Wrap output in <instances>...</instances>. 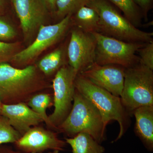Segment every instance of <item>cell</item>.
<instances>
[{
  "instance_id": "1",
  "label": "cell",
  "mask_w": 153,
  "mask_h": 153,
  "mask_svg": "<svg viewBox=\"0 0 153 153\" xmlns=\"http://www.w3.org/2000/svg\"><path fill=\"white\" fill-rule=\"evenodd\" d=\"M37 67L30 65L17 68L8 63L0 64V100L3 104L27 103L33 95L50 86Z\"/></svg>"
},
{
  "instance_id": "2",
  "label": "cell",
  "mask_w": 153,
  "mask_h": 153,
  "mask_svg": "<svg viewBox=\"0 0 153 153\" xmlns=\"http://www.w3.org/2000/svg\"><path fill=\"white\" fill-rule=\"evenodd\" d=\"M57 131L65 134L68 137L85 133L100 144L105 139L101 114L95 105L76 88L71 111Z\"/></svg>"
},
{
  "instance_id": "3",
  "label": "cell",
  "mask_w": 153,
  "mask_h": 153,
  "mask_svg": "<svg viewBox=\"0 0 153 153\" xmlns=\"http://www.w3.org/2000/svg\"><path fill=\"white\" fill-rule=\"evenodd\" d=\"M75 87L98 110L102 117L105 130L110 122L115 120L118 123L119 133L114 142L120 139L127 129L130 116L123 105L120 97L113 95L79 74L75 78Z\"/></svg>"
},
{
  "instance_id": "4",
  "label": "cell",
  "mask_w": 153,
  "mask_h": 153,
  "mask_svg": "<svg viewBox=\"0 0 153 153\" xmlns=\"http://www.w3.org/2000/svg\"><path fill=\"white\" fill-rule=\"evenodd\" d=\"M88 7L94 9L99 15V33L125 42L146 44L153 41V33L135 27L107 0H93Z\"/></svg>"
},
{
  "instance_id": "5",
  "label": "cell",
  "mask_w": 153,
  "mask_h": 153,
  "mask_svg": "<svg viewBox=\"0 0 153 153\" xmlns=\"http://www.w3.org/2000/svg\"><path fill=\"white\" fill-rule=\"evenodd\" d=\"M153 71L139 63L126 68L120 98L130 115L140 107L153 106Z\"/></svg>"
},
{
  "instance_id": "6",
  "label": "cell",
  "mask_w": 153,
  "mask_h": 153,
  "mask_svg": "<svg viewBox=\"0 0 153 153\" xmlns=\"http://www.w3.org/2000/svg\"><path fill=\"white\" fill-rule=\"evenodd\" d=\"M92 34L97 42L95 63L117 65L127 68L139 63L136 54L145 44L125 42L99 33Z\"/></svg>"
},
{
  "instance_id": "7",
  "label": "cell",
  "mask_w": 153,
  "mask_h": 153,
  "mask_svg": "<svg viewBox=\"0 0 153 153\" xmlns=\"http://www.w3.org/2000/svg\"><path fill=\"white\" fill-rule=\"evenodd\" d=\"M77 74L70 66L65 65L57 71L52 80L54 110L49 118L52 129L57 131L72 108Z\"/></svg>"
},
{
  "instance_id": "8",
  "label": "cell",
  "mask_w": 153,
  "mask_h": 153,
  "mask_svg": "<svg viewBox=\"0 0 153 153\" xmlns=\"http://www.w3.org/2000/svg\"><path fill=\"white\" fill-rule=\"evenodd\" d=\"M71 16H66L55 25L41 26L35 41L26 49L16 53L11 62L18 66H29L41 53L63 37L71 25Z\"/></svg>"
},
{
  "instance_id": "9",
  "label": "cell",
  "mask_w": 153,
  "mask_h": 153,
  "mask_svg": "<svg viewBox=\"0 0 153 153\" xmlns=\"http://www.w3.org/2000/svg\"><path fill=\"white\" fill-rule=\"evenodd\" d=\"M96 40L92 33L76 27L71 31L67 47L69 66L77 74L95 63Z\"/></svg>"
},
{
  "instance_id": "10",
  "label": "cell",
  "mask_w": 153,
  "mask_h": 153,
  "mask_svg": "<svg viewBox=\"0 0 153 153\" xmlns=\"http://www.w3.org/2000/svg\"><path fill=\"white\" fill-rule=\"evenodd\" d=\"M66 144L56 133L37 126L31 128L14 144L22 152L40 153L49 150L63 151Z\"/></svg>"
},
{
  "instance_id": "11",
  "label": "cell",
  "mask_w": 153,
  "mask_h": 153,
  "mask_svg": "<svg viewBox=\"0 0 153 153\" xmlns=\"http://www.w3.org/2000/svg\"><path fill=\"white\" fill-rule=\"evenodd\" d=\"M26 41L32 39L44 25L48 10L41 0H12Z\"/></svg>"
},
{
  "instance_id": "12",
  "label": "cell",
  "mask_w": 153,
  "mask_h": 153,
  "mask_svg": "<svg viewBox=\"0 0 153 153\" xmlns=\"http://www.w3.org/2000/svg\"><path fill=\"white\" fill-rule=\"evenodd\" d=\"M126 68L117 65L94 63L79 74L113 95L120 97L123 89Z\"/></svg>"
},
{
  "instance_id": "13",
  "label": "cell",
  "mask_w": 153,
  "mask_h": 153,
  "mask_svg": "<svg viewBox=\"0 0 153 153\" xmlns=\"http://www.w3.org/2000/svg\"><path fill=\"white\" fill-rule=\"evenodd\" d=\"M1 115L7 119L11 126L22 136L31 128L44 122L40 116L25 102L2 104Z\"/></svg>"
},
{
  "instance_id": "14",
  "label": "cell",
  "mask_w": 153,
  "mask_h": 153,
  "mask_svg": "<svg viewBox=\"0 0 153 153\" xmlns=\"http://www.w3.org/2000/svg\"><path fill=\"white\" fill-rule=\"evenodd\" d=\"M136 120L134 131L148 151L153 150V106L138 108L132 113Z\"/></svg>"
},
{
  "instance_id": "15",
  "label": "cell",
  "mask_w": 153,
  "mask_h": 153,
  "mask_svg": "<svg viewBox=\"0 0 153 153\" xmlns=\"http://www.w3.org/2000/svg\"><path fill=\"white\" fill-rule=\"evenodd\" d=\"M76 27L88 33H99L100 18L95 10L84 6L79 8L71 16Z\"/></svg>"
},
{
  "instance_id": "16",
  "label": "cell",
  "mask_w": 153,
  "mask_h": 153,
  "mask_svg": "<svg viewBox=\"0 0 153 153\" xmlns=\"http://www.w3.org/2000/svg\"><path fill=\"white\" fill-rule=\"evenodd\" d=\"M72 153H104V147L89 134L79 133L72 137L66 138Z\"/></svg>"
},
{
  "instance_id": "17",
  "label": "cell",
  "mask_w": 153,
  "mask_h": 153,
  "mask_svg": "<svg viewBox=\"0 0 153 153\" xmlns=\"http://www.w3.org/2000/svg\"><path fill=\"white\" fill-rule=\"evenodd\" d=\"M65 63V51L63 48H59L41 58L36 67L45 76H51L55 75Z\"/></svg>"
},
{
  "instance_id": "18",
  "label": "cell",
  "mask_w": 153,
  "mask_h": 153,
  "mask_svg": "<svg viewBox=\"0 0 153 153\" xmlns=\"http://www.w3.org/2000/svg\"><path fill=\"white\" fill-rule=\"evenodd\" d=\"M123 13V16L135 27L141 26L143 19L141 11L134 0H107Z\"/></svg>"
},
{
  "instance_id": "19",
  "label": "cell",
  "mask_w": 153,
  "mask_h": 153,
  "mask_svg": "<svg viewBox=\"0 0 153 153\" xmlns=\"http://www.w3.org/2000/svg\"><path fill=\"white\" fill-rule=\"evenodd\" d=\"M51 95L49 93L40 92L33 95L27 104L34 112L40 116L47 126L52 129L47 110L52 104Z\"/></svg>"
},
{
  "instance_id": "20",
  "label": "cell",
  "mask_w": 153,
  "mask_h": 153,
  "mask_svg": "<svg viewBox=\"0 0 153 153\" xmlns=\"http://www.w3.org/2000/svg\"><path fill=\"white\" fill-rule=\"evenodd\" d=\"M93 0H57L55 14L61 19L68 15H72L82 7L88 6Z\"/></svg>"
},
{
  "instance_id": "21",
  "label": "cell",
  "mask_w": 153,
  "mask_h": 153,
  "mask_svg": "<svg viewBox=\"0 0 153 153\" xmlns=\"http://www.w3.org/2000/svg\"><path fill=\"white\" fill-rule=\"evenodd\" d=\"M22 137L11 126L7 119L0 116V146L4 144L15 143Z\"/></svg>"
},
{
  "instance_id": "22",
  "label": "cell",
  "mask_w": 153,
  "mask_h": 153,
  "mask_svg": "<svg viewBox=\"0 0 153 153\" xmlns=\"http://www.w3.org/2000/svg\"><path fill=\"white\" fill-rule=\"evenodd\" d=\"M18 50V43L0 41V64L11 61Z\"/></svg>"
},
{
  "instance_id": "23",
  "label": "cell",
  "mask_w": 153,
  "mask_h": 153,
  "mask_svg": "<svg viewBox=\"0 0 153 153\" xmlns=\"http://www.w3.org/2000/svg\"><path fill=\"white\" fill-rule=\"evenodd\" d=\"M138 52L139 63L153 70V41L145 44Z\"/></svg>"
},
{
  "instance_id": "24",
  "label": "cell",
  "mask_w": 153,
  "mask_h": 153,
  "mask_svg": "<svg viewBox=\"0 0 153 153\" xmlns=\"http://www.w3.org/2000/svg\"><path fill=\"white\" fill-rule=\"evenodd\" d=\"M16 35V30L13 26L5 18L0 16V41L6 42L13 40Z\"/></svg>"
},
{
  "instance_id": "25",
  "label": "cell",
  "mask_w": 153,
  "mask_h": 153,
  "mask_svg": "<svg viewBox=\"0 0 153 153\" xmlns=\"http://www.w3.org/2000/svg\"><path fill=\"white\" fill-rule=\"evenodd\" d=\"M134 1L141 11L143 19L147 20L148 13L153 8V0H134Z\"/></svg>"
},
{
  "instance_id": "26",
  "label": "cell",
  "mask_w": 153,
  "mask_h": 153,
  "mask_svg": "<svg viewBox=\"0 0 153 153\" xmlns=\"http://www.w3.org/2000/svg\"><path fill=\"white\" fill-rule=\"evenodd\" d=\"M48 11L55 14L56 10V2L57 0H41Z\"/></svg>"
},
{
  "instance_id": "27",
  "label": "cell",
  "mask_w": 153,
  "mask_h": 153,
  "mask_svg": "<svg viewBox=\"0 0 153 153\" xmlns=\"http://www.w3.org/2000/svg\"><path fill=\"white\" fill-rule=\"evenodd\" d=\"M0 153H24L17 150L15 151L7 147H1L0 146Z\"/></svg>"
},
{
  "instance_id": "28",
  "label": "cell",
  "mask_w": 153,
  "mask_h": 153,
  "mask_svg": "<svg viewBox=\"0 0 153 153\" xmlns=\"http://www.w3.org/2000/svg\"><path fill=\"white\" fill-rule=\"evenodd\" d=\"M5 4V0H0V11L2 10Z\"/></svg>"
},
{
  "instance_id": "29",
  "label": "cell",
  "mask_w": 153,
  "mask_h": 153,
  "mask_svg": "<svg viewBox=\"0 0 153 153\" xmlns=\"http://www.w3.org/2000/svg\"><path fill=\"white\" fill-rule=\"evenodd\" d=\"M3 103H2L1 101L0 100V116L1 115V111L2 105Z\"/></svg>"
},
{
  "instance_id": "30",
  "label": "cell",
  "mask_w": 153,
  "mask_h": 153,
  "mask_svg": "<svg viewBox=\"0 0 153 153\" xmlns=\"http://www.w3.org/2000/svg\"><path fill=\"white\" fill-rule=\"evenodd\" d=\"M59 151H53V152H49V153H59Z\"/></svg>"
}]
</instances>
